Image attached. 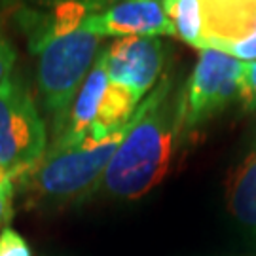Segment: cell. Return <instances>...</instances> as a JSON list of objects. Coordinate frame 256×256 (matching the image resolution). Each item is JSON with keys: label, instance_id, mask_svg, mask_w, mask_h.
Segmentation results:
<instances>
[{"label": "cell", "instance_id": "obj_1", "mask_svg": "<svg viewBox=\"0 0 256 256\" xmlns=\"http://www.w3.org/2000/svg\"><path fill=\"white\" fill-rule=\"evenodd\" d=\"M180 135V93L164 76L133 114L99 190L116 200L144 198L169 173Z\"/></svg>", "mask_w": 256, "mask_h": 256}, {"label": "cell", "instance_id": "obj_2", "mask_svg": "<svg viewBox=\"0 0 256 256\" xmlns=\"http://www.w3.org/2000/svg\"><path fill=\"white\" fill-rule=\"evenodd\" d=\"M101 40L78 23L63 21L44 28L34 42L38 93L52 116L54 140L63 133L74 97L101 55Z\"/></svg>", "mask_w": 256, "mask_h": 256}, {"label": "cell", "instance_id": "obj_3", "mask_svg": "<svg viewBox=\"0 0 256 256\" xmlns=\"http://www.w3.org/2000/svg\"><path fill=\"white\" fill-rule=\"evenodd\" d=\"M128 126L102 140L86 138L74 146H48L34 169L21 178L27 194L36 202L63 203L99 190L102 174L116 154Z\"/></svg>", "mask_w": 256, "mask_h": 256}, {"label": "cell", "instance_id": "obj_4", "mask_svg": "<svg viewBox=\"0 0 256 256\" xmlns=\"http://www.w3.org/2000/svg\"><path fill=\"white\" fill-rule=\"evenodd\" d=\"M48 128L27 86L12 74L0 86V167L18 180L48 150Z\"/></svg>", "mask_w": 256, "mask_h": 256}, {"label": "cell", "instance_id": "obj_5", "mask_svg": "<svg viewBox=\"0 0 256 256\" xmlns=\"http://www.w3.org/2000/svg\"><path fill=\"white\" fill-rule=\"evenodd\" d=\"M245 63L216 50H203L180 93L182 133L214 118L241 95Z\"/></svg>", "mask_w": 256, "mask_h": 256}, {"label": "cell", "instance_id": "obj_6", "mask_svg": "<svg viewBox=\"0 0 256 256\" xmlns=\"http://www.w3.org/2000/svg\"><path fill=\"white\" fill-rule=\"evenodd\" d=\"M203 50L256 61V0H203Z\"/></svg>", "mask_w": 256, "mask_h": 256}, {"label": "cell", "instance_id": "obj_7", "mask_svg": "<svg viewBox=\"0 0 256 256\" xmlns=\"http://www.w3.org/2000/svg\"><path fill=\"white\" fill-rule=\"evenodd\" d=\"M102 54L110 82L131 90L140 101L162 80L165 44L160 36L120 38Z\"/></svg>", "mask_w": 256, "mask_h": 256}, {"label": "cell", "instance_id": "obj_8", "mask_svg": "<svg viewBox=\"0 0 256 256\" xmlns=\"http://www.w3.org/2000/svg\"><path fill=\"white\" fill-rule=\"evenodd\" d=\"M78 27L99 38L174 36L162 0H122L101 12L86 14Z\"/></svg>", "mask_w": 256, "mask_h": 256}, {"label": "cell", "instance_id": "obj_9", "mask_svg": "<svg viewBox=\"0 0 256 256\" xmlns=\"http://www.w3.org/2000/svg\"><path fill=\"white\" fill-rule=\"evenodd\" d=\"M102 52L97 59V63L93 64L92 72L88 74L86 82L82 84L80 92L74 97L63 133L55 140H52L50 146H74V144H80L82 140L90 137L93 126H95V120H97V112H99L102 97H104L106 88L110 84Z\"/></svg>", "mask_w": 256, "mask_h": 256}, {"label": "cell", "instance_id": "obj_10", "mask_svg": "<svg viewBox=\"0 0 256 256\" xmlns=\"http://www.w3.org/2000/svg\"><path fill=\"white\" fill-rule=\"evenodd\" d=\"M228 209L243 228L256 234V129L248 150L230 178Z\"/></svg>", "mask_w": 256, "mask_h": 256}, {"label": "cell", "instance_id": "obj_11", "mask_svg": "<svg viewBox=\"0 0 256 256\" xmlns=\"http://www.w3.org/2000/svg\"><path fill=\"white\" fill-rule=\"evenodd\" d=\"M165 16L171 21L174 36L202 52L203 0H162Z\"/></svg>", "mask_w": 256, "mask_h": 256}, {"label": "cell", "instance_id": "obj_12", "mask_svg": "<svg viewBox=\"0 0 256 256\" xmlns=\"http://www.w3.org/2000/svg\"><path fill=\"white\" fill-rule=\"evenodd\" d=\"M0 256H32V250L19 232L6 226L0 232Z\"/></svg>", "mask_w": 256, "mask_h": 256}, {"label": "cell", "instance_id": "obj_13", "mask_svg": "<svg viewBox=\"0 0 256 256\" xmlns=\"http://www.w3.org/2000/svg\"><path fill=\"white\" fill-rule=\"evenodd\" d=\"M239 101L245 106V110L256 112V61L254 63H245Z\"/></svg>", "mask_w": 256, "mask_h": 256}, {"label": "cell", "instance_id": "obj_14", "mask_svg": "<svg viewBox=\"0 0 256 256\" xmlns=\"http://www.w3.org/2000/svg\"><path fill=\"white\" fill-rule=\"evenodd\" d=\"M16 59H18V54H16V50L12 46V42L0 30V86L14 74Z\"/></svg>", "mask_w": 256, "mask_h": 256}, {"label": "cell", "instance_id": "obj_15", "mask_svg": "<svg viewBox=\"0 0 256 256\" xmlns=\"http://www.w3.org/2000/svg\"><path fill=\"white\" fill-rule=\"evenodd\" d=\"M0 196L14 198V178L0 167Z\"/></svg>", "mask_w": 256, "mask_h": 256}, {"label": "cell", "instance_id": "obj_16", "mask_svg": "<svg viewBox=\"0 0 256 256\" xmlns=\"http://www.w3.org/2000/svg\"><path fill=\"white\" fill-rule=\"evenodd\" d=\"M10 207H12V198H6V196H0V224L8 218L10 214Z\"/></svg>", "mask_w": 256, "mask_h": 256}]
</instances>
